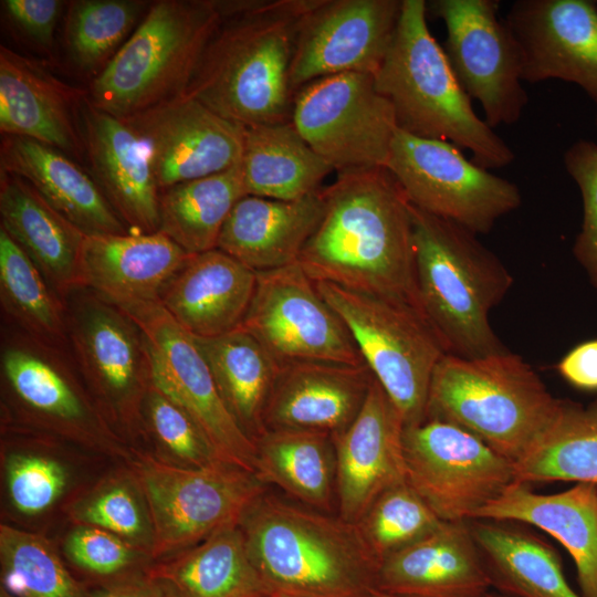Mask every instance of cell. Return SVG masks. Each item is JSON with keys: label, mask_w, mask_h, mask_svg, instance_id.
I'll return each mask as SVG.
<instances>
[{"label": "cell", "mask_w": 597, "mask_h": 597, "mask_svg": "<svg viewBox=\"0 0 597 597\" xmlns=\"http://www.w3.org/2000/svg\"><path fill=\"white\" fill-rule=\"evenodd\" d=\"M323 199L322 218L297 261L304 272L314 282L418 308L411 203L395 176L386 167L337 174Z\"/></svg>", "instance_id": "1"}, {"label": "cell", "mask_w": 597, "mask_h": 597, "mask_svg": "<svg viewBox=\"0 0 597 597\" xmlns=\"http://www.w3.org/2000/svg\"><path fill=\"white\" fill-rule=\"evenodd\" d=\"M316 0H234L184 95L243 127L291 121V65Z\"/></svg>", "instance_id": "2"}, {"label": "cell", "mask_w": 597, "mask_h": 597, "mask_svg": "<svg viewBox=\"0 0 597 597\" xmlns=\"http://www.w3.org/2000/svg\"><path fill=\"white\" fill-rule=\"evenodd\" d=\"M249 556L274 595L368 597L380 562L355 523L269 490L240 522Z\"/></svg>", "instance_id": "3"}, {"label": "cell", "mask_w": 597, "mask_h": 597, "mask_svg": "<svg viewBox=\"0 0 597 597\" xmlns=\"http://www.w3.org/2000/svg\"><path fill=\"white\" fill-rule=\"evenodd\" d=\"M418 308L447 354L479 358L507 350L489 315L513 277L470 230L411 205Z\"/></svg>", "instance_id": "4"}, {"label": "cell", "mask_w": 597, "mask_h": 597, "mask_svg": "<svg viewBox=\"0 0 597 597\" xmlns=\"http://www.w3.org/2000/svg\"><path fill=\"white\" fill-rule=\"evenodd\" d=\"M427 13L425 0H402L391 44L375 74L398 129L468 149L472 161L489 170L511 165L513 149L474 112L429 30Z\"/></svg>", "instance_id": "5"}, {"label": "cell", "mask_w": 597, "mask_h": 597, "mask_svg": "<svg viewBox=\"0 0 597 597\" xmlns=\"http://www.w3.org/2000/svg\"><path fill=\"white\" fill-rule=\"evenodd\" d=\"M559 404L509 349L479 358L444 354L431 377L426 419L468 430L514 464L548 428Z\"/></svg>", "instance_id": "6"}, {"label": "cell", "mask_w": 597, "mask_h": 597, "mask_svg": "<svg viewBox=\"0 0 597 597\" xmlns=\"http://www.w3.org/2000/svg\"><path fill=\"white\" fill-rule=\"evenodd\" d=\"M233 0H159L91 81V103L122 119L182 95Z\"/></svg>", "instance_id": "7"}, {"label": "cell", "mask_w": 597, "mask_h": 597, "mask_svg": "<svg viewBox=\"0 0 597 597\" xmlns=\"http://www.w3.org/2000/svg\"><path fill=\"white\" fill-rule=\"evenodd\" d=\"M339 315L374 378L399 410L405 427L421 423L433 370L447 354L439 336L412 304L315 282Z\"/></svg>", "instance_id": "8"}, {"label": "cell", "mask_w": 597, "mask_h": 597, "mask_svg": "<svg viewBox=\"0 0 597 597\" xmlns=\"http://www.w3.org/2000/svg\"><path fill=\"white\" fill-rule=\"evenodd\" d=\"M137 457L135 470L147 503L153 558L169 557L240 525L252 504L270 490L256 473L222 461L196 468L149 454Z\"/></svg>", "instance_id": "9"}, {"label": "cell", "mask_w": 597, "mask_h": 597, "mask_svg": "<svg viewBox=\"0 0 597 597\" xmlns=\"http://www.w3.org/2000/svg\"><path fill=\"white\" fill-rule=\"evenodd\" d=\"M386 168L413 207L476 235L489 233L522 203L514 182L476 165L446 140L397 129Z\"/></svg>", "instance_id": "10"}, {"label": "cell", "mask_w": 597, "mask_h": 597, "mask_svg": "<svg viewBox=\"0 0 597 597\" xmlns=\"http://www.w3.org/2000/svg\"><path fill=\"white\" fill-rule=\"evenodd\" d=\"M291 122L337 174L386 167L398 129L389 101L375 75L341 73L300 87Z\"/></svg>", "instance_id": "11"}, {"label": "cell", "mask_w": 597, "mask_h": 597, "mask_svg": "<svg viewBox=\"0 0 597 597\" xmlns=\"http://www.w3.org/2000/svg\"><path fill=\"white\" fill-rule=\"evenodd\" d=\"M64 304L69 352L81 378L108 418L135 426L143 419V404L153 386L139 327L122 308L86 287L74 290Z\"/></svg>", "instance_id": "12"}, {"label": "cell", "mask_w": 597, "mask_h": 597, "mask_svg": "<svg viewBox=\"0 0 597 597\" xmlns=\"http://www.w3.org/2000/svg\"><path fill=\"white\" fill-rule=\"evenodd\" d=\"M406 480L441 521L474 519L515 482L513 463L451 422L404 429Z\"/></svg>", "instance_id": "13"}, {"label": "cell", "mask_w": 597, "mask_h": 597, "mask_svg": "<svg viewBox=\"0 0 597 597\" xmlns=\"http://www.w3.org/2000/svg\"><path fill=\"white\" fill-rule=\"evenodd\" d=\"M427 9L443 22L447 59L461 87L481 105L486 124L494 129L517 123L528 95L521 50L499 17V1L433 0Z\"/></svg>", "instance_id": "14"}, {"label": "cell", "mask_w": 597, "mask_h": 597, "mask_svg": "<svg viewBox=\"0 0 597 597\" xmlns=\"http://www.w3.org/2000/svg\"><path fill=\"white\" fill-rule=\"evenodd\" d=\"M118 307L143 334L153 385L190 415L222 462L255 473V444L227 409L195 337L159 302Z\"/></svg>", "instance_id": "15"}, {"label": "cell", "mask_w": 597, "mask_h": 597, "mask_svg": "<svg viewBox=\"0 0 597 597\" xmlns=\"http://www.w3.org/2000/svg\"><path fill=\"white\" fill-rule=\"evenodd\" d=\"M242 327L280 366L305 362L366 365L347 326L298 262L256 273Z\"/></svg>", "instance_id": "16"}, {"label": "cell", "mask_w": 597, "mask_h": 597, "mask_svg": "<svg viewBox=\"0 0 597 597\" xmlns=\"http://www.w3.org/2000/svg\"><path fill=\"white\" fill-rule=\"evenodd\" d=\"M0 374L11 405L24 420L78 438L108 434L100 411L81 387L69 349L1 321Z\"/></svg>", "instance_id": "17"}, {"label": "cell", "mask_w": 597, "mask_h": 597, "mask_svg": "<svg viewBox=\"0 0 597 597\" xmlns=\"http://www.w3.org/2000/svg\"><path fill=\"white\" fill-rule=\"evenodd\" d=\"M402 0H316L303 15L291 65L294 92L341 73L375 75L391 44Z\"/></svg>", "instance_id": "18"}, {"label": "cell", "mask_w": 597, "mask_h": 597, "mask_svg": "<svg viewBox=\"0 0 597 597\" xmlns=\"http://www.w3.org/2000/svg\"><path fill=\"white\" fill-rule=\"evenodd\" d=\"M148 147L159 192L241 163L245 127L180 95L125 119Z\"/></svg>", "instance_id": "19"}, {"label": "cell", "mask_w": 597, "mask_h": 597, "mask_svg": "<svg viewBox=\"0 0 597 597\" xmlns=\"http://www.w3.org/2000/svg\"><path fill=\"white\" fill-rule=\"evenodd\" d=\"M504 21L521 50L523 82H569L597 105L596 2L517 0Z\"/></svg>", "instance_id": "20"}, {"label": "cell", "mask_w": 597, "mask_h": 597, "mask_svg": "<svg viewBox=\"0 0 597 597\" xmlns=\"http://www.w3.org/2000/svg\"><path fill=\"white\" fill-rule=\"evenodd\" d=\"M404 429L399 410L374 379L356 418L333 436L341 517L356 524L381 493L406 481Z\"/></svg>", "instance_id": "21"}, {"label": "cell", "mask_w": 597, "mask_h": 597, "mask_svg": "<svg viewBox=\"0 0 597 597\" xmlns=\"http://www.w3.org/2000/svg\"><path fill=\"white\" fill-rule=\"evenodd\" d=\"M81 128L90 174L127 230L159 231V189L140 135L125 119L95 107L87 95Z\"/></svg>", "instance_id": "22"}, {"label": "cell", "mask_w": 597, "mask_h": 597, "mask_svg": "<svg viewBox=\"0 0 597 597\" xmlns=\"http://www.w3.org/2000/svg\"><path fill=\"white\" fill-rule=\"evenodd\" d=\"M86 95L40 62L0 46L2 136L33 139L83 161L81 107Z\"/></svg>", "instance_id": "23"}, {"label": "cell", "mask_w": 597, "mask_h": 597, "mask_svg": "<svg viewBox=\"0 0 597 597\" xmlns=\"http://www.w3.org/2000/svg\"><path fill=\"white\" fill-rule=\"evenodd\" d=\"M374 379L367 365L322 362L282 365L265 408L264 428L333 437L356 418Z\"/></svg>", "instance_id": "24"}, {"label": "cell", "mask_w": 597, "mask_h": 597, "mask_svg": "<svg viewBox=\"0 0 597 597\" xmlns=\"http://www.w3.org/2000/svg\"><path fill=\"white\" fill-rule=\"evenodd\" d=\"M492 585L468 521L443 522L379 566L377 589L398 597H485Z\"/></svg>", "instance_id": "25"}, {"label": "cell", "mask_w": 597, "mask_h": 597, "mask_svg": "<svg viewBox=\"0 0 597 597\" xmlns=\"http://www.w3.org/2000/svg\"><path fill=\"white\" fill-rule=\"evenodd\" d=\"M191 255L160 231L86 235L82 287L116 306L159 302L169 280Z\"/></svg>", "instance_id": "26"}, {"label": "cell", "mask_w": 597, "mask_h": 597, "mask_svg": "<svg viewBox=\"0 0 597 597\" xmlns=\"http://www.w3.org/2000/svg\"><path fill=\"white\" fill-rule=\"evenodd\" d=\"M256 272L226 252L192 254L169 280L159 303L190 335L209 338L242 326Z\"/></svg>", "instance_id": "27"}, {"label": "cell", "mask_w": 597, "mask_h": 597, "mask_svg": "<svg viewBox=\"0 0 597 597\" xmlns=\"http://www.w3.org/2000/svg\"><path fill=\"white\" fill-rule=\"evenodd\" d=\"M474 519L526 523L548 533L573 558L582 596L597 597L596 485L576 483L558 493L540 494L514 482Z\"/></svg>", "instance_id": "28"}, {"label": "cell", "mask_w": 597, "mask_h": 597, "mask_svg": "<svg viewBox=\"0 0 597 597\" xmlns=\"http://www.w3.org/2000/svg\"><path fill=\"white\" fill-rule=\"evenodd\" d=\"M0 172L24 179L86 235L129 233L90 171L59 149L2 136Z\"/></svg>", "instance_id": "29"}, {"label": "cell", "mask_w": 597, "mask_h": 597, "mask_svg": "<svg viewBox=\"0 0 597 597\" xmlns=\"http://www.w3.org/2000/svg\"><path fill=\"white\" fill-rule=\"evenodd\" d=\"M323 210V189L298 200L247 195L229 214L217 249L256 273L296 263Z\"/></svg>", "instance_id": "30"}, {"label": "cell", "mask_w": 597, "mask_h": 597, "mask_svg": "<svg viewBox=\"0 0 597 597\" xmlns=\"http://www.w3.org/2000/svg\"><path fill=\"white\" fill-rule=\"evenodd\" d=\"M0 228L27 253L61 300L82 287L86 234L24 179L4 172H0Z\"/></svg>", "instance_id": "31"}, {"label": "cell", "mask_w": 597, "mask_h": 597, "mask_svg": "<svg viewBox=\"0 0 597 597\" xmlns=\"http://www.w3.org/2000/svg\"><path fill=\"white\" fill-rule=\"evenodd\" d=\"M168 597H269L240 525L146 567Z\"/></svg>", "instance_id": "32"}, {"label": "cell", "mask_w": 597, "mask_h": 597, "mask_svg": "<svg viewBox=\"0 0 597 597\" xmlns=\"http://www.w3.org/2000/svg\"><path fill=\"white\" fill-rule=\"evenodd\" d=\"M491 585L509 597H583L568 584L557 552L512 522L468 521Z\"/></svg>", "instance_id": "33"}, {"label": "cell", "mask_w": 597, "mask_h": 597, "mask_svg": "<svg viewBox=\"0 0 597 597\" xmlns=\"http://www.w3.org/2000/svg\"><path fill=\"white\" fill-rule=\"evenodd\" d=\"M241 170L247 195L277 200L321 191L323 180L334 171L291 121L245 127Z\"/></svg>", "instance_id": "34"}, {"label": "cell", "mask_w": 597, "mask_h": 597, "mask_svg": "<svg viewBox=\"0 0 597 597\" xmlns=\"http://www.w3.org/2000/svg\"><path fill=\"white\" fill-rule=\"evenodd\" d=\"M255 473L305 506L337 513L336 451L328 433L265 430L254 441Z\"/></svg>", "instance_id": "35"}, {"label": "cell", "mask_w": 597, "mask_h": 597, "mask_svg": "<svg viewBox=\"0 0 597 597\" xmlns=\"http://www.w3.org/2000/svg\"><path fill=\"white\" fill-rule=\"evenodd\" d=\"M230 415L254 442L264 431V412L280 364L242 326L220 336L197 338Z\"/></svg>", "instance_id": "36"}, {"label": "cell", "mask_w": 597, "mask_h": 597, "mask_svg": "<svg viewBox=\"0 0 597 597\" xmlns=\"http://www.w3.org/2000/svg\"><path fill=\"white\" fill-rule=\"evenodd\" d=\"M522 484L566 481L597 486V398L587 405L561 399L545 432L513 464Z\"/></svg>", "instance_id": "37"}, {"label": "cell", "mask_w": 597, "mask_h": 597, "mask_svg": "<svg viewBox=\"0 0 597 597\" xmlns=\"http://www.w3.org/2000/svg\"><path fill=\"white\" fill-rule=\"evenodd\" d=\"M247 196L241 163L159 192V231L189 254L217 249L235 203Z\"/></svg>", "instance_id": "38"}, {"label": "cell", "mask_w": 597, "mask_h": 597, "mask_svg": "<svg viewBox=\"0 0 597 597\" xmlns=\"http://www.w3.org/2000/svg\"><path fill=\"white\" fill-rule=\"evenodd\" d=\"M1 321L46 344L69 349L66 307L38 266L0 228Z\"/></svg>", "instance_id": "39"}, {"label": "cell", "mask_w": 597, "mask_h": 597, "mask_svg": "<svg viewBox=\"0 0 597 597\" xmlns=\"http://www.w3.org/2000/svg\"><path fill=\"white\" fill-rule=\"evenodd\" d=\"M67 7V53L81 71L94 77L127 41L149 4L140 0H76Z\"/></svg>", "instance_id": "40"}, {"label": "cell", "mask_w": 597, "mask_h": 597, "mask_svg": "<svg viewBox=\"0 0 597 597\" xmlns=\"http://www.w3.org/2000/svg\"><path fill=\"white\" fill-rule=\"evenodd\" d=\"M1 588L12 597H91L43 536L0 526Z\"/></svg>", "instance_id": "41"}, {"label": "cell", "mask_w": 597, "mask_h": 597, "mask_svg": "<svg viewBox=\"0 0 597 597\" xmlns=\"http://www.w3.org/2000/svg\"><path fill=\"white\" fill-rule=\"evenodd\" d=\"M443 522L406 480L381 493L356 524L381 563L428 536Z\"/></svg>", "instance_id": "42"}, {"label": "cell", "mask_w": 597, "mask_h": 597, "mask_svg": "<svg viewBox=\"0 0 597 597\" xmlns=\"http://www.w3.org/2000/svg\"><path fill=\"white\" fill-rule=\"evenodd\" d=\"M143 418L159 442L187 467L221 461L190 415L154 385L145 397Z\"/></svg>", "instance_id": "43"}, {"label": "cell", "mask_w": 597, "mask_h": 597, "mask_svg": "<svg viewBox=\"0 0 597 597\" xmlns=\"http://www.w3.org/2000/svg\"><path fill=\"white\" fill-rule=\"evenodd\" d=\"M564 166L576 182L583 202V220L573 255L597 290V143L588 139L573 143L564 154Z\"/></svg>", "instance_id": "44"}, {"label": "cell", "mask_w": 597, "mask_h": 597, "mask_svg": "<svg viewBox=\"0 0 597 597\" xmlns=\"http://www.w3.org/2000/svg\"><path fill=\"white\" fill-rule=\"evenodd\" d=\"M67 475L56 461L30 453L12 454L7 463V484L13 506L34 515L49 509L63 493Z\"/></svg>", "instance_id": "45"}, {"label": "cell", "mask_w": 597, "mask_h": 597, "mask_svg": "<svg viewBox=\"0 0 597 597\" xmlns=\"http://www.w3.org/2000/svg\"><path fill=\"white\" fill-rule=\"evenodd\" d=\"M64 552L76 567L101 584L136 573L134 548L122 537L98 527L75 528L65 541Z\"/></svg>", "instance_id": "46"}, {"label": "cell", "mask_w": 597, "mask_h": 597, "mask_svg": "<svg viewBox=\"0 0 597 597\" xmlns=\"http://www.w3.org/2000/svg\"><path fill=\"white\" fill-rule=\"evenodd\" d=\"M83 525L94 526L124 538H138L145 531L142 506L126 485L106 488L74 510Z\"/></svg>", "instance_id": "47"}, {"label": "cell", "mask_w": 597, "mask_h": 597, "mask_svg": "<svg viewBox=\"0 0 597 597\" xmlns=\"http://www.w3.org/2000/svg\"><path fill=\"white\" fill-rule=\"evenodd\" d=\"M1 7L10 23L35 44L51 49L54 31L63 11L60 0H2Z\"/></svg>", "instance_id": "48"}, {"label": "cell", "mask_w": 597, "mask_h": 597, "mask_svg": "<svg viewBox=\"0 0 597 597\" xmlns=\"http://www.w3.org/2000/svg\"><path fill=\"white\" fill-rule=\"evenodd\" d=\"M562 378L576 389L597 391V339L573 347L556 365Z\"/></svg>", "instance_id": "49"}, {"label": "cell", "mask_w": 597, "mask_h": 597, "mask_svg": "<svg viewBox=\"0 0 597 597\" xmlns=\"http://www.w3.org/2000/svg\"><path fill=\"white\" fill-rule=\"evenodd\" d=\"M91 597H168L146 568L121 578L100 584L90 590Z\"/></svg>", "instance_id": "50"}, {"label": "cell", "mask_w": 597, "mask_h": 597, "mask_svg": "<svg viewBox=\"0 0 597 597\" xmlns=\"http://www.w3.org/2000/svg\"><path fill=\"white\" fill-rule=\"evenodd\" d=\"M368 597H398V596L375 589Z\"/></svg>", "instance_id": "51"}, {"label": "cell", "mask_w": 597, "mask_h": 597, "mask_svg": "<svg viewBox=\"0 0 597 597\" xmlns=\"http://www.w3.org/2000/svg\"><path fill=\"white\" fill-rule=\"evenodd\" d=\"M485 597H509V596L503 595V594L498 593V591L496 593L490 591Z\"/></svg>", "instance_id": "52"}, {"label": "cell", "mask_w": 597, "mask_h": 597, "mask_svg": "<svg viewBox=\"0 0 597 597\" xmlns=\"http://www.w3.org/2000/svg\"><path fill=\"white\" fill-rule=\"evenodd\" d=\"M1 597H12V596L1 588Z\"/></svg>", "instance_id": "53"}, {"label": "cell", "mask_w": 597, "mask_h": 597, "mask_svg": "<svg viewBox=\"0 0 597 597\" xmlns=\"http://www.w3.org/2000/svg\"><path fill=\"white\" fill-rule=\"evenodd\" d=\"M275 597H293V596H286V595H276L274 594Z\"/></svg>", "instance_id": "54"}, {"label": "cell", "mask_w": 597, "mask_h": 597, "mask_svg": "<svg viewBox=\"0 0 597 597\" xmlns=\"http://www.w3.org/2000/svg\"><path fill=\"white\" fill-rule=\"evenodd\" d=\"M269 597H275V596H274V595H271V596H269Z\"/></svg>", "instance_id": "55"}, {"label": "cell", "mask_w": 597, "mask_h": 597, "mask_svg": "<svg viewBox=\"0 0 597 597\" xmlns=\"http://www.w3.org/2000/svg\"><path fill=\"white\" fill-rule=\"evenodd\" d=\"M596 127H597V117H596Z\"/></svg>", "instance_id": "56"}]
</instances>
